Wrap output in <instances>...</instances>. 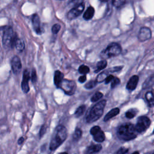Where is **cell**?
I'll return each instance as SVG.
<instances>
[{
	"label": "cell",
	"instance_id": "cell-1",
	"mask_svg": "<svg viewBox=\"0 0 154 154\" xmlns=\"http://www.w3.org/2000/svg\"><path fill=\"white\" fill-rule=\"evenodd\" d=\"M138 134L134 125L129 123L120 125L117 129V136L123 141L132 140L137 137Z\"/></svg>",
	"mask_w": 154,
	"mask_h": 154
},
{
	"label": "cell",
	"instance_id": "cell-2",
	"mask_svg": "<svg viewBox=\"0 0 154 154\" xmlns=\"http://www.w3.org/2000/svg\"><path fill=\"white\" fill-rule=\"evenodd\" d=\"M67 129L63 125H58L55 129L50 143L49 149L54 150L57 149L66 139Z\"/></svg>",
	"mask_w": 154,
	"mask_h": 154
},
{
	"label": "cell",
	"instance_id": "cell-3",
	"mask_svg": "<svg viewBox=\"0 0 154 154\" xmlns=\"http://www.w3.org/2000/svg\"><path fill=\"white\" fill-rule=\"evenodd\" d=\"M106 103V101L105 100H102L94 105L87 114L85 117V122L90 123L99 119L103 114Z\"/></svg>",
	"mask_w": 154,
	"mask_h": 154
},
{
	"label": "cell",
	"instance_id": "cell-4",
	"mask_svg": "<svg viewBox=\"0 0 154 154\" xmlns=\"http://www.w3.org/2000/svg\"><path fill=\"white\" fill-rule=\"evenodd\" d=\"M17 36L10 26H5L3 29L2 42L5 49H8L14 47V43Z\"/></svg>",
	"mask_w": 154,
	"mask_h": 154
},
{
	"label": "cell",
	"instance_id": "cell-5",
	"mask_svg": "<svg viewBox=\"0 0 154 154\" xmlns=\"http://www.w3.org/2000/svg\"><path fill=\"white\" fill-rule=\"evenodd\" d=\"M121 52L122 48L120 45L117 43H112L101 52L100 55L103 58H109L119 55Z\"/></svg>",
	"mask_w": 154,
	"mask_h": 154
},
{
	"label": "cell",
	"instance_id": "cell-6",
	"mask_svg": "<svg viewBox=\"0 0 154 154\" xmlns=\"http://www.w3.org/2000/svg\"><path fill=\"white\" fill-rule=\"evenodd\" d=\"M150 125V120L146 116H140L137 120V123L134 126L135 130L138 134L145 132Z\"/></svg>",
	"mask_w": 154,
	"mask_h": 154
},
{
	"label": "cell",
	"instance_id": "cell-7",
	"mask_svg": "<svg viewBox=\"0 0 154 154\" xmlns=\"http://www.w3.org/2000/svg\"><path fill=\"white\" fill-rule=\"evenodd\" d=\"M59 88H61L66 94L72 95L76 90V85L75 81L64 79H63Z\"/></svg>",
	"mask_w": 154,
	"mask_h": 154
},
{
	"label": "cell",
	"instance_id": "cell-8",
	"mask_svg": "<svg viewBox=\"0 0 154 154\" xmlns=\"http://www.w3.org/2000/svg\"><path fill=\"white\" fill-rule=\"evenodd\" d=\"M84 4H81L76 7L72 8L67 14V17L69 20H72L78 17L84 10Z\"/></svg>",
	"mask_w": 154,
	"mask_h": 154
},
{
	"label": "cell",
	"instance_id": "cell-9",
	"mask_svg": "<svg viewBox=\"0 0 154 154\" xmlns=\"http://www.w3.org/2000/svg\"><path fill=\"white\" fill-rule=\"evenodd\" d=\"M11 67L14 74L17 75L20 72L22 69V63L20 59L18 56L14 55L12 58L11 60Z\"/></svg>",
	"mask_w": 154,
	"mask_h": 154
},
{
	"label": "cell",
	"instance_id": "cell-10",
	"mask_svg": "<svg viewBox=\"0 0 154 154\" xmlns=\"http://www.w3.org/2000/svg\"><path fill=\"white\" fill-rule=\"evenodd\" d=\"M152 37V31L148 27L143 26L140 29L138 38L140 42H144L150 39Z\"/></svg>",
	"mask_w": 154,
	"mask_h": 154
},
{
	"label": "cell",
	"instance_id": "cell-11",
	"mask_svg": "<svg viewBox=\"0 0 154 154\" xmlns=\"http://www.w3.org/2000/svg\"><path fill=\"white\" fill-rule=\"evenodd\" d=\"M30 79V73L28 69H25L23 73L22 81L21 82V88L23 93H27L29 91V87L28 84L29 80Z\"/></svg>",
	"mask_w": 154,
	"mask_h": 154
},
{
	"label": "cell",
	"instance_id": "cell-12",
	"mask_svg": "<svg viewBox=\"0 0 154 154\" xmlns=\"http://www.w3.org/2000/svg\"><path fill=\"white\" fill-rule=\"evenodd\" d=\"M32 26L35 32L38 34H40L42 32L40 20L39 16L37 14H34L32 16Z\"/></svg>",
	"mask_w": 154,
	"mask_h": 154
},
{
	"label": "cell",
	"instance_id": "cell-13",
	"mask_svg": "<svg viewBox=\"0 0 154 154\" xmlns=\"http://www.w3.org/2000/svg\"><path fill=\"white\" fill-rule=\"evenodd\" d=\"M139 81V77L137 75H134L130 78L127 84H126V89L130 91L134 90L138 84Z\"/></svg>",
	"mask_w": 154,
	"mask_h": 154
},
{
	"label": "cell",
	"instance_id": "cell-14",
	"mask_svg": "<svg viewBox=\"0 0 154 154\" xmlns=\"http://www.w3.org/2000/svg\"><path fill=\"white\" fill-rule=\"evenodd\" d=\"M102 149L100 144H92L88 146L84 152V154H96L99 153Z\"/></svg>",
	"mask_w": 154,
	"mask_h": 154
},
{
	"label": "cell",
	"instance_id": "cell-15",
	"mask_svg": "<svg viewBox=\"0 0 154 154\" xmlns=\"http://www.w3.org/2000/svg\"><path fill=\"white\" fill-rule=\"evenodd\" d=\"M64 75L62 72H61L60 70H56L54 73V84L59 88V86L62 82L63 79Z\"/></svg>",
	"mask_w": 154,
	"mask_h": 154
},
{
	"label": "cell",
	"instance_id": "cell-16",
	"mask_svg": "<svg viewBox=\"0 0 154 154\" xmlns=\"http://www.w3.org/2000/svg\"><path fill=\"white\" fill-rule=\"evenodd\" d=\"M119 112H120V109L119 108H114L112 109L109 112H108V113L105 116V117L103 118V121L106 122V121L109 120V119H111L112 117H115L116 116L118 115Z\"/></svg>",
	"mask_w": 154,
	"mask_h": 154
},
{
	"label": "cell",
	"instance_id": "cell-17",
	"mask_svg": "<svg viewBox=\"0 0 154 154\" xmlns=\"http://www.w3.org/2000/svg\"><path fill=\"white\" fill-rule=\"evenodd\" d=\"M94 8L93 7L90 6L87 8L86 11L84 13L83 17L85 20H90L93 18V17L94 16Z\"/></svg>",
	"mask_w": 154,
	"mask_h": 154
},
{
	"label": "cell",
	"instance_id": "cell-18",
	"mask_svg": "<svg viewBox=\"0 0 154 154\" xmlns=\"http://www.w3.org/2000/svg\"><path fill=\"white\" fill-rule=\"evenodd\" d=\"M14 47L18 52H22L25 47V44L23 40L17 37L14 43Z\"/></svg>",
	"mask_w": 154,
	"mask_h": 154
},
{
	"label": "cell",
	"instance_id": "cell-19",
	"mask_svg": "<svg viewBox=\"0 0 154 154\" xmlns=\"http://www.w3.org/2000/svg\"><path fill=\"white\" fill-rule=\"evenodd\" d=\"M105 134L102 131H101V129L99 131H98L96 134L93 135L94 140L98 143L103 142L105 140Z\"/></svg>",
	"mask_w": 154,
	"mask_h": 154
},
{
	"label": "cell",
	"instance_id": "cell-20",
	"mask_svg": "<svg viewBox=\"0 0 154 154\" xmlns=\"http://www.w3.org/2000/svg\"><path fill=\"white\" fill-rule=\"evenodd\" d=\"M107 66V62L106 60H101V61H99L97 64V66H96V70L94 71L95 73H97V72H99V71L103 70V69H105Z\"/></svg>",
	"mask_w": 154,
	"mask_h": 154
},
{
	"label": "cell",
	"instance_id": "cell-21",
	"mask_svg": "<svg viewBox=\"0 0 154 154\" xmlns=\"http://www.w3.org/2000/svg\"><path fill=\"white\" fill-rule=\"evenodd\" d=\"M145 97L147 101L149 106H152L153 105V94L152 91H147L145 94Z\"/></svg>",
	"mask_w": 154,
	"mask_h": 154
},
{
	"label": "cell",
	"instance_id": "cell-22",
	"mask_svg": "<svg viewBox=\"0 0 154 154\" xmlns=\"http://www.w3.org/2000/svg\"><path fill=\"white\" fill-rule=\"evenodd\" d=\"M109 74L108 73V71H103L102 72H101L100 73H99L96 79V81H97V83H100V82H103V81H105V78H106V76L108 75Z\"/></svg>",
	"mask_w": 154,
	"mask_h": 154
},
{
	"label": "cell",
	"instance_id": "cell-23",
	"mask_svg": "<svg viewBox=\"0 0 154 154\" xmlns=\"http://www.w3.org/2000/svg\"><path fill=\"white\" fill-rule=\"evenodd\" d=\"M85 106L84 105H81L80 106H79L77 109H76V110L75 111V116L76 117H79L80 116H81L83 114H84V111H85Z\"/></svg>",
	"mask_w": 154,
	"mask_h": 154
},
{
	"label": "cell",
	"instance_id": "cell-24",
	"mask_svg": "<svg viewBox=\"0 0 154 154\" xmlns=\"http://www.w3.org/2000/svg\"><path fill=\"white\" fill-rule=\"evenodd\" d=\"M82 136V131L79 128H76L73 134V140L74 141H78Z\"/></svg>",
	"mask_w": 154,
	"mask_h": 154
},
{
	"label": "cell",
	"instance_id": "cell-25",
	"mask_svg": "<svg viewBox=\"0 0 154 154\" xmlns=\"http://www.w3.org/2000/svg\"><path fill=\"white\" fill-rule=\"evenodd\" d=\"M78 72H79V73H81L82 75H85L90 72V69L88 66H87L85 65H84V64L81 65L79 67Z\"/></svg>",
	"mask_w": 154,
	"mask_h": 154
},
{
	"label": "cell",
	"instance_id": "cell-26",
	"mask_svg": "<svg viewBox=\"0 0 154 154\" xmlns=\"http://www.w3.org/2000/svg\"><path fill=\"white\" fill-rule=\"evenodd\" d=\"M103 97V94L100 91L96 92L91 97V101L92 102H95L101 99Z\"/></svg>",
	"mask_w": 154,
	"mask_h": 154
},
{
	"label": "cell",
	"instance_id": "cell-27",
	"mask_svg": "<svg viewBox=\"0 0 154 154\" xmlns=\"http://www.w3.org/2000/svg\"><path fill=\"white\" fill-rule=\"evenodd\" d=\"M126 1V0H112V4L114 7L117 8H119L123 6L125 4Z\"/></svg>",
	"mask_w": 154,
	"mask_h": 154
},
{
	"label": "cell",
	"instance_id": "cell-28",
	"mask_svg": "<svg viewBox=\"0 0 154 154\" xmlns=\"http://www.w3.org/2000/svg\"><path fill=\"white\" fill-rule=\"evenodd\" d=\"M97 82L96 80H91L84 85V87L87 89H91L94 88L97 85Z\"/></svg>",
	"mask_w": 154,
	"mask_h": 154
},
{
	"label": "cell",
	"instance_id": "cell-29",
	"mask_svg": "<svg viewBox=\"0 0 154 154\" xmlns=\"http://www.w3.org/2000/svg\"><path fill=\"white\" fill-rule=\"evenodd\" d=\"M135 115H136V112H135V110L134 109L128 110L125 114V116L128 119H132L133 117H135Z\"/></svg>",
	"mask_w": 154,
	"mask_h": 154
},
{
	"label": "cell",
	"instance_id": "cell-30",
	"mask_svg": "<svg viewBox=\"0 0 154 154\" xmlns=\"http://www.w3.org/2000/svg\"><path fill=\"white\" fill-rule=\"evenodd\" d=\"M111 82V88H115L116 87H117L120 83V79L117 77H114V78L112 79V81Z\"/></svg>",
	"mask_w": 154,
	"mask_h": 154
},
{
	"label": "cell",
	"instance_id": "cell-31",
	"mask_svg": "<svg viewBox=\"0 0 154 154\" xmlns=\"http://www.w3.org/2000/svg\"><path fill=\"white\" fill-rule=\"evenodd\" d=\"M61 29V25L58 23L54 24L52 27V32L54 34H57Z\"/></svg>",
	"mask_w": 154,
	"mask_h": 154
},
{
	"label": "cell",
	"instance_id": "cell-32",
	"mask_svg": "<svg viewBox=\"0 0 154 154\" xmlns=\"http://www.w3.org/2000/svg\"><path fill=\"white\" fill-rule=\"evenodd\" d=\"M150 82H153V76H152L151 77H150V78H149V79H147L146 81V82L144 83V84H143V88L144 87L145 88H147V87H150V86H152V85H153V83H150Z\"/></svg>",
	"mask_w": 154,
	"mask_h": 154
},
{
	"label": "cell",
	"instance_id": "cell-33",
	"mask_svg": "<svg viewBox=\"0 0 154 154\" xmlns=\"http://www.w3.org/2000/svg\"><path fill=\"white\" fill-rule=\"evenodd\" d=\"M100 130V128L99 126H94L93 127H92L90 131V134L93 135L95 134H96L98 131H99Z\"/></svg>",
	"mask_w": 154,
	"mask_h": 154
},
{
	"label": "cell",
	"instance_id": "cell-34",
	"mask_svg": "<svg viewBox=\"0 0 154 154\" xmlns=\"http://www.w3.org/2000/svg\"><path fill=\"white\" fill-rule=\"evenodd\" d=\"M46 129H47V127L45 125H43L42 126V127L40 128V131H39V137H40V138L42 137V136H43L45 135V132H46Z\"/></svg>",
	"mask_w": 154,
	"mask_h": 154
},
{
	"label": "cell",
	"instance_id": "cell-35",
	"mask_svg": "<svg viewBox=\"0 0 154 154\" xmlns=\"http://www.w3.org/2000/svg\"><path fill=\"white\" fill-rule=\"evenodd\" d=\"M30 78H31L32 82H36L37 77V73H36V72H35V69H32L31 74L30 75Z\"/></svg>",
	"mask_w": 154,
	"mask_h": 154
},
{
	"label": "cell",
	"instance_id": "cell-36",
	"mask_svg": "<svg viewBox=\"0 0 154 154\" xmlns=\"http://www.w3.org/2000/svg\"><path fill=\"white\" fill-rule=\"evenodd\" d=\"M84 0H71L70 2V4L73 5L74 7H76L81 4H83Z\"/></svg>",
	"mask_w": 154,
	"mask_h": 154
},
{
	"label": "cell",
	"instance_id": "cell-37",
	"mask_svg": "<svg viewBox=\"0 0 154 154\" xmlns=\"http://www.w3.org/2000/svg\"><path fill=\"white\" fill-rule=\"evenodd\" d=\"M128 152V149L125 147H120L116 152V154H125Z\"/></svg>",
	"mask_w": 154,
	"mask_h": 154
},
{
	"label": "cell",
	"instance_id": "cell-38",
	"mask_svg": "<svg viewBox=\"0 0 154 154\" xmlns=\"http://www.w3.org/2000/svg\"><path fill=\"white\" fill-rule=\"evenodd\" d=\"M114 76L113 75H108L106 76V78H105V84H107L111 82V81L112 79L114 78Z\"/></svg>",
	"mask_w": 154,
	"mask_h": 154
},
{
	"label": "cell",
	"instance_id": "cell-39",
	"mask_svg": "<svg viewBox=\"0 0 154 154\" xmlns=\"http://www.w3.org/2000/svg\"><path fill=\"white\" fill-rule=\"evenodd\" d=\"M87 80V78H86V75H83L82 76H81L79 78H78V81L80 83H84Z\"/></svg>",
	"mask_w": 154,
	"mask_h": 154
},
{
	"label": "cell",
	"instance_id": "cell-40",
	"mask_svg": "<svg viewBox=\"0 0 154 154\" xmlns=\"http://www.w3.org/2000/svg\"><path fill=\"white\" fill-rule=\"evenodd\" d=\"M24 140H25V139H24V138H23V137H20V138H19L18 141H17V144H19V145H20V144H22L23 143Z\"/></svg>",
	"mask_w": 154,
	"mask_h": 154
},
{
	"label": "cell",
	"instance_id": "cell-41",
	"mask_svg": "<svg viewBox=\"0 0 154 154\" xmlns=\"http://www.w3.org/2000/svg\"><path fill=\"white\" fill-rule=\"evenodd\" d=\"M132 154H140V153H139V152L138 151H136V152H134V153H132Z\"/></svg>",
	"mask_w": 154,
	"mask_h": 154
},
{
	"label": "cell",
	"instance_id": "cell-42",
	"mask_svg": "<svg viewBox=\"0 0 154 154\" xmlns=\"http://www.w3.org/2000/svg\"><path fill=\"white\" fill-rule=\"evenodd\" d=\"M58 154H69V153L67 152H61V153H59Z\"/></svg>",
	"mask_w": 154,
	"mask_h": 154
},
{
	"label": "cell",
	"instance_id": "cell-43",
	"mask_svg": "<svg viewBox=\"0 0 154 154\" xmlns=\"http://www.w3.org/2000/svg\"><path fill=\"white\" fill-rule=\"evenodd\" d=\"M99 1H100L101 2H108L109 0H99Z\"/></svg>",
	"mask_w": 154,
	"mask_h": 154
}]
</instances>
